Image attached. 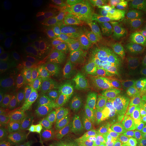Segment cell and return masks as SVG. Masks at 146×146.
Returning a JSON list of instances; mask_svg holds the SVG:
<instances>
[{"label": "cell", "mask_w": 146, "mask_h": 146, "mask_svg": "<svg viewBox=\"0 0 146 146\" xmlns=\"http://www.w3.org/2000/svg\"><path fill=\"white\" fill-rule=\"evenodd\" d=\"M42 127V120L36 112L23 111L13 119L11 132L17 144L30 145L36 140Z\"/></svg>", "instance_id": "obj_1"}, {"label": "cell", "mask_w": 146, "mask_h": 146, "mask_svg": "<svg viewBox=\"0 0 146 146\" xmlns=\"http://www.w3.org/2000/svg\"><path fill=\"white\" fill-rule=\"evenodd\" d=\"M77 48L68 37H55L48 43L44 52L47 63L54 66H63L71 63L76 58Z\"/></svg>", "instance_id": "obj_2"}, {"label": "cell", "mask_w": 146, "mask_h": 146, "mask_svg": "<svg viewBox=\"0 0 146 146\" xmlns=\"http://www.w3.org/2000/svg\"><path fill=\"white\" fill-rule=\"evenodd\" d=\"M110 58L116 65H130L138 58L133 46V36L122 34L114 36L108 46Z\"/></svg>", "instance_id": "obj_3"}, {"label": "cell", "mask_w": 146, "mask_h": 146, "mask_svg": "<svg viewBox=\"0 0 146 146\" xmlns=\"http://www.w3.org/2000/svg\"><path fill=\"white\" fill-rule=\"evenodd\" d=\"M8 20L10 25L18 31H28L35 25V8L26 0H16L9 7Z\"/></svg>", "instance_id": "obj_4"}, {"label": "cell", "mask_w": 146, "mask_h": 146, "mask_svg": "<svg viewBox=\"0 0 146 146\" xmlns=\"http://www.w3.org/2000/svg\"><path fill=\"white\" fill-rule=\"evenodd\" d=\"M119 146H146L145 124L132 118L122 119Z\"/></svg>", "instance_id": "obj_5"}, {"label": "cell", "mask_w": 146, "mask_h": 146, "mask_svg": "<svg viewBox=\"0 0 146 146\" xmlns=\"http://www.w3.org/2000/svg\"><path fill=\"white\" fill-rule=\"evenodd\" d=\"M126 0H101L95 7V13L101 21L111 23L123 19L128 11Z\"/></svg>", "instance_id": "obj_6"}, {"label": "cell", "mask_w": 146, "mask_h": 146, "mask_svg": "<svg viewBox=\"0 0 146 146\" xmlns=\"http://www.w3.org/2000/svg\"><path fill=\"white\" fill-rule=\"evenodd\" d=\"M97 78L89 73H74L64 76L59 81L60 89L70 94H81L93 89Z\"/></svg>", "instance_id": "obj_7"}, {"label": "cell", "mask_w": 146, "mask_h": 146, "mask_svg": "<svg viewBox=\"0 0 146 146\" xmlns=\"http://www.w3.org/2000/svg\"><path fill=\"white\" fill-rule=\"evenodd\" d=\"M61 120L63 128L72 133L83 131L90 122L83 106L67 108L62 114Z\"/></svg>", "instance_id": "obj_8"}, {"label": "cell", "mask_w": 146, "mask_h": 146, "mask_svg": "<svg viewBox=\"0 0 146 146\" xmlns=\"http://www.w3.org/2000/svg\"><path fill=\"white\" fill-rule=\"evenodd\" d=\"M83 107L88 115L90 122L102 123L110 119L115 110L114 103L106 98L88 102L83 106Z\"/></svg>", "instance_id": "obj_9"}, {"label": "cell", "mask_w": 146, "mask_h": 146, "mask_svg": "<svg viewBox=\"0 0 146 146\" xmlns=\"http://www.w3.org/2000/svg\"><path fill=\"white\" fill-rule=\"evenodd\" d=\"M121 119H110L102 123L98 136L106 146H119Z\"/></svg>", "instance_id": "obj_10"}, {"label": "cell", "mask_w": 146, "mask_h": 146, "mask_svg": "<svg viewBox=\"0 0 146 146\" xmlns=\"http://www.w3.org/2000/svg\"><path fill=\"white\" fill-rule=\"evenodd\" d=\"M124 72L131 76L146 79V56L138 58L135 62L126 67Z\"/></svg>", "instance_id": "obj_11"}, {"label": "cell", "mask_w": 146, "mask_h": 146, "mask_svg": "<svg viewBox=\"0 0 146 146\" xmlns=\"http://www.w3.org/2000/svg\"><path fill=\"white\" fill-rule=\"evenodd\" d=\"M16 107L13 99L7 98H1L0 101V120L1 122H6L12 118L15 119V114L16 112Z\"/></svg>", "instance_id": "obj_12"}, {"label": "cell", "mask_w": 146, "mask_h": 146, "mask_svg": "<svg viewBox=\"0 0 146 146\" xmlns=\"http://www.w3.org/2000/svg\"><path fill=\"white\" fill-rule=\"evenodd\" d=\"M16 109L23 111H34L38 109V106L29 97V94L18 95L13 99Z\"/></svg>", "instance_id": "obj_13"}, {"label": "cell", "mask_w": 146, "mask_h": 146, "mask_svg": "<svg viewBox=\"0 0 146 146\" xmlns=\"http://www.w3.org/2000/svg\"><path fill=\"white\" fill-rule=\"evenodd\" d=\"M133 46L138 57L146 56V33H140L133 36Z\"/></svg>", "instance_id": "obj_14"}, {"label": "cell", "mask_w": 146, "mask_h": 146, "mask_svg": "<svg viewBox=\"0 0 146 146\" xmlns=\"http://www.w3.org/2000/svg\"><path fill=\"white\" fill-rule=\"evenodd\" d=\"M74 146H106L98 135L84 136L75 143Z\"/></svg>", "instance_id": "obj_15"}, {"label": "cell", "mask_w": 146, "mask_h": 146, "mask_svg": "<svg viewBox=\"0 0 146 146\" xmlns=\"http://www.w3.org/2000/svg\"><path fill=\"white\" fill-rule=\"evenodd\" d=\"M28 94L29 95V97L32 99L34 101V102L38 106V107L46 106L49 105V102H50L49 97L46 94L38 93V92H30Z\"/></svg>", "instance_id": "obj_16"}, {"label": "cell", "mask_w": 146, "mask_h": 146, "mask_svg": "<svg viewBox=\"0 0 146 146\" xmlns=\"http://www.w3.org/2000/svg\"><path fill=\"white\" fill-rule=\"evenodd\" d=\"M139 100L142 108L146 112V83L144 84L141 87L139 92Z\"/></svg>", "instance_id": "obj_17"}, {"label": "cell", "mask_w": 146, "mask_h": 146, "mask_svg": "<svg viewBox=\"0 0 146 146\" xmlns=\"http://www.w3.org/2000/svg\"><path fill=\"white\" fill-rule=\"evenodd\" d=\"M0 146H11V145H10V144H9L7 141H6L5 139L1 138V140H0Z\"/></svg>", "instance_id": "obj_18"}]
</instances>
